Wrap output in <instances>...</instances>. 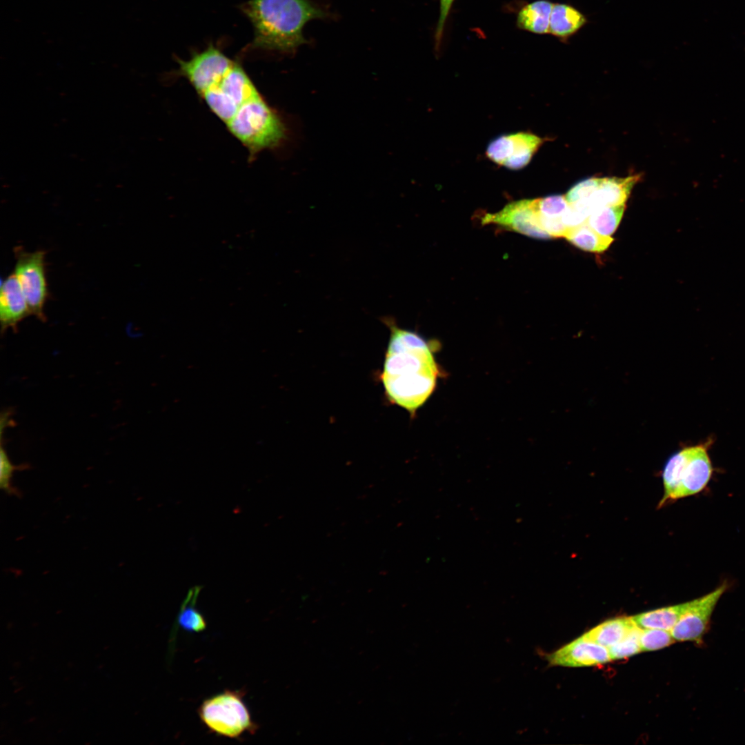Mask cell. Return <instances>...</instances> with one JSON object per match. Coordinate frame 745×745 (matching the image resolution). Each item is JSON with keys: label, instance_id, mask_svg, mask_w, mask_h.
Masks as SVG:
<instances>
[{"label": "cell", "instance_id": "22", "mask_svg": "<svg viewBox=\"0 0 745 745\" xmlns=\"http://www.w3.org/2000/svg\"><path fill=\"white\" fill-rule=\"evenodd\" d=\"M674 642L670 631L656 628L643 629L639 637L642 651L658 650L668 646Z\"/></svg>", "mask_w": 745, "mask_h": 745}, {"label": "cell", "instance_id": "12", "mask_svg": "<svg viewBox=\"0 0 745 745\" xmlns=\"http://www.w3.org/2000/svg\"><path fill=\"white\" fill-rule=\"evenodd\" d=\"M30 311L20 284L14 273L1 283L0 290V321L1 330H16Z\"/></svg>", "mask_w": 745, "mask_h": 745}, {"label": "cell", "instance_id": "9", "mask_svg": "<svg viewBox=\"0 0 745 745\" xmlns=\"http://www.w3.org/2000/svg\"><path fill=\"white\" fill-rule=\"evenodd\" d=\"M543 141L541 137L528 132L503 135L490 143L486 155L499 166L519 170L530 162Z\"/></svg>", "mask_w": 745, "mask_h": 745}, {"label": "cell", "instance_id": "20", "mask_svg": "<svg viewBox=\"0 0 745 745\" xmlns=\"http://www.w3.org/2000/svg\"><path fill=\"white\" fill-rule=\"evenodd\" d=\"M199 590L198 586L189 590L177 617L179 626L182 629L191 633H199L206 628L204 617L195 607Z\"/></svg>", "mask_w": 745, "mask_h": 745}, {"label": "cell", "instance_id": "5", "mask_svg": "<svg viewBox=\"0 0 745 745\" xmlns=\"http://www.w3.org/2000/svg\"><path fill=\"white\" fill-rule=\"evenodd\" d=\"M245 695L244 690H224L206 699L197 710L200 720L219 736L239 739L245 734H255L259 726L244 702Z\"/></svg>", "mask_w": 745, "mask_h": 745}, {"label": "cell", "instance_id": "14", "mask_svg": "<svg viewBox=\"0 0 745 745\" xmlns=\"http://www.w3.org/2000/svg\"><path fill=\"white\" fill-rule=\"evenodd\" d=\"M587 23L585 15L566 3H554L550 14L549 33L562 41L577 33Z\"/></svg>", "mask_w": 745, "mask_h": 745}, {"label": "cell", "instance_id": "17", "mask_svg": "<svg viewBox=\"0 0 745 745\" xmlns=\"http://www.w3.org/2000/svg\"><path fill=\"white\" fill-rule=\"evenodd\" d=\"M688 603V602L640 613L632 618L642 629L656 628L670 631L686 610Z\"/></svg>", "mask_w": 745, "mask_h": 745}, {"label": "cell", "instance_id": "3", "mask_svg": "<svg viewBox=\"0 0 745 745\" xmlns=\"http://www.w3.org/2000/svg\"><path fill=\"white\" fill-rule=\"evenodd\" d=\"M241 9L252 25L255 48L292 52L308 43L303 29L330 14L311 0H249Z\"/></svg>", "mask_w": 745, "mask_h": 745}, {"label": "cell", "instance_id": "18", "mask_svg": "<svg viewBox=\"0 0 745 745\" xmlns=\"http://www.w3.org/2000/svg\"><path fill=\"white\" fill-rule=\"evenodd\" d=\"M577 248L590 252H601L606 250L613 238L610 236L600 235L585 223L568 228L564 237Z\"/></svg>", "mask_w": 745, "mask_h": 745}, {"label": "cell", "instance_id": "2", "mask_svg": "<svg viewBox=\"0 0 745 745\" xmlns=\"http://www.w3.org/2000/svg\"><path fill=\"white\" fill-rule=\"evenodd\" d=\"M381 379L390 402L414 413L433 391L438 370L428 342L417 333L399 327L392 317Z\"/></svg>", "mask_w": 745, "mask_h": 745}, {"label": "cell", "instance_id": "15", "mask_svg": "<svg viewBox=\"0 0 745 745\" xmlns=\"http://www.w3.org/2000/svg\"><path fill=\"white\" fill-rule=\"evenodd\" d=\"M553 4L548 0H537L524 5L517 12V27L534 34H548Z\"/></svg>", "mask_w": 745, "mask_h": 745}, {"label": "cell", "instance_id": "4", "mask_svg": "<svg viewBox=\"0 0 745 745\" xmlns=\"http://www.w3.org/2000/svg\"><path fill=\"white\" fill-rule=\"evenodd\" d=\"M711 442L686 447L669 458L662 474L664 493L659 505L696 495L706 487L713 475L708 453Z\"/></svg>", "mask_w": 745, "mask_h": 745}, {"label": "cell", "instance_id": "10", "mask_svg": "<svg viewBox=\"0 0 745 745\" xmlns=\"http://www.w3.org/2000/svg\"><path fill=\"white\" fill-rule=\"evenodd\" d=\"M550 666L583 667L604 664L610 661L606 647L588 641L582 637L559 649L546 654Z\"/></svg>", "mask_w": 745, "mask_h": 745}, {"label": "cell", "instance_id": "24", "mask_svg": "<svg viewBox=\"0 0 745 745\" xmlns=\"http://www.w3.org/2000/svg\"><path fill=\"white\" fill-rule=\"evenodd\" d=\"M455 0H439V15L435 32V50H439L446 23L448 20Z\"/></svg>", "mask_w": 745, "mask_h": 745}, {"label": "cell", "instance_id": "8", "mask_svg": "<svg viewBox=\"0 0 745 745\" xmlns=\"http://www.w3.org/2000/svg\"><path fill=\"white\" fill-rule=\"evenodd\" d=\"M481 223L496 224L533 238H551L540 224L538 198L510 203L497 212L486 214Z\"/></svg>", "mask_w": 745, "mask_h": 745}, {"label": "cell", "instance_id": "7", "mask_svg": "<svg viewBox=\"0 0 745 745\" xmlns=\"http://www.w3.org/2000/svg\"><path fill=\"white\" fill-rule=\"evenodd\" d=\"M727 589L722 584L709 593L689 601L688 606L670 630L676 641L700 642L706 634L713 610Z\"/></svg>", "mask_w": 745, "mask_h": 745}, {"label": "cell", "instance_id": "1", "mask_svg": "<svg viewBox=\"0 0 745 745\" xmlns=\"http://www.w3.org/2000/svg\"><path fill=\"white\" fill-rule=\"evenodd\" d=\"M186 78L210 110L254 158L287 138L281 117L265 100L237 62L213 46L177 59Z\"/></svg>", "mask_w": 745, "mask_h": 745}, {"label": "cell", "instance_id": "23", "mask_svg": "<svg viewBox=\"0 0 745 745\" xmlns=\"http://www.w3.org/2000/svg\"><path fill=\"white\" fill-rule=\"evenodd\" d=\"M17 470V466H14L10 461L6 451L3 448L1 449V473L0 486L8 495H18L19 491L11 484V478L13 472Z\"/></svg>", "mask_w": 745, "mask_h": 745}, {"label": "cell", "instance_id": "11", "mask_svg": "<svg viewBox=\"0 0 745 745\" xmlns=\"http://www.w3.org/2000/svg\"><path fill=\"white\" fill-rule=\"evenodd\" d=\"M639 179L640 175L626 177H599L593 194L588 198L575 203L590 214L603 206L626 204L632 188Z\"/></svg>", "mask_w": 745, "mask_h": 745}, {"label": "cell", "instance_id": "6", "mask_svg": "<svg viewBox=\"0 0 745 745\" xmlns=\"http://www.w3.org/2000/svg\"><path fill=\"white\" fill-rule=\"evenodd\" d=\"M45 252H26L15 249V275L27 301L30 314L45 321L44 307L48 291L46 275Z\"/></svg>", "mask_w": 745, "mask_h": 745}, {"label": "cell", "instance_id": "19", "mask_svg": "<svg viewBox=\"0 0 745 745\" xmlns=\"http://www.w3.org/2000/svg\"><path fill=\"white\" fill-rule=\"evenodd\" d=\"M626 204L603 206L595 209L587 218V223L600 235L610 236L622 218Z\"/></svg>", "mask_w": 745, "mask_h": 745}, {"label": "cell", "instance_id": "16", "mask_svg": "<svg viewBox=\"0 0 745 745\" xmlns=\"http://www.w3.org/2000/svg\"><path fill=\"white\" fill-rule=\"evenodd\" d=\"M637 626L632 617L608 620L592 628L582 637L604 647H610L624 639Z\"/></svg>", "mask_w": 745, "mask_h": 745}, {"label": "cell", "instance_id": "21", "mask_svg": "<svg viewBox=\"0 0 745 745\" xmlns=\"http://www.w3.org/2000/svg\"><path fill=\"white\" fill-rule=\"evenodd\" d=\"M642 628L637 625L621 642L608 648L610 659L630 657L641 650L639 637Z\"/></svg>", "mask_w": 745, "mask_h": 745}, {"label": "cell", "instance_id": "13", "mask_svg": "<svg viewBox=\"0 0 745 745\" xmlns=\"http://www.w3.org/2000/svg\"><path fill=\"white\" fill-rule=\"evenodd\" d=\"M569 203L565 195H550L538 198V214L542 228L553 237H564L568 228L563 217Z\"/></svg>", "mask_w": 745, "mask_h": 745}]
</instances>
